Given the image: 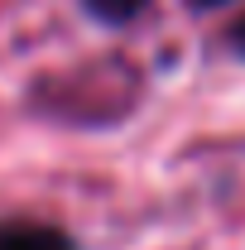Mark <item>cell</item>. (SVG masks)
I'll list each match as a JSON object with an SVG mask.
<instances>
[{
  "mask_svg": "<svg viewBox=\"0 0 245 250\" xmlns=\"http://www.w3.org/2000/svg\"><path fill=\"white\" fill-rule=\"evenodd\" d=\"M144 5L149 0H82V10L101 24H130V20L144 15Z\"/></svg>",
  "mask_w": 245,
  "mask_h": 250,
  "instance_id": "obj_2",
  "label": "cell"
},
{
  "mask_svg": "<svg viewBox=\"0 0 245 250\" xmlns=\"http://www.w3.org/2000/svg\"><path fill=\"white\" fill-rule=\"evenodd\" d=\"M231 48H236V53L245 58V15L236 20V24H231Z\"/></svg>",
  "mask_w": 245,
  "mask_h": 250,
  "instance_id": "obj_3",
  "label": "cell"
},
{
  "mask_svg": "<svg viewBox=\"0 0 245 250\" xmlns=\"http://www.w3.org/2000/svg\"><path fill=\"white\" fill-rule=\"evenodd\" d=\"M0 250H82L72 231L53 221H0Z\"/></svg>",
  "mask_w": 245,
  "mask_h": 250,
  "instance_id": "obj_1",
  "label": "cell"
},
{
  "mask_svg": "<svg viewBox=\"0 0 245 250\" xmlns=\"http://www.w3.org/2000/svg\"><path fill=\"white\" fill-rule=\"evenodd\" d=\"M192 10H221V5H231V0H187Z\"/></svg>",
  "mask_w": 245,
  "mask_h": 250,
  "instance_id": "obj_4",
  "label": "cell"
}]
</instances>
